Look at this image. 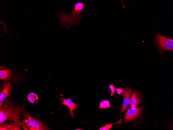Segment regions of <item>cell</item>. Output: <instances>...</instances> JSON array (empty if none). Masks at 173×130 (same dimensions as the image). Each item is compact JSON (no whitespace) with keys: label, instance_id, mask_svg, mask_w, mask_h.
<instances>
[{"label":"cell","instance_id":"277c9868","mask_svg":"<svg viewBox=\"0 0 173 130\" xmlns=\"http://www.w3.org/2000/svg\"><path fill=\"white\" fill-rule=\"evenodd\" d=\"M142 110V107L140 106L128 108L125 116V120L129 121L136 119L141 114Z\"/></svg>","mask_w":173,"mask_h":130},{"label":"cell","instance_id":"4fadbf2b","mask_svg":"<svg viewBox=\"0 0 173 130\" xmlns=\"http://www.w3.org/2000/svg\"><path fill=\"white\" fill-rule=\"evenodd\" d=\"M27 98L28 101L33 104L37 103L38 100V95L33 93H31L28 94Z\"/></svg>","mask_w":173,"mask_h":130},{"label":"cell","instance_id":"2e32d148","mask_svg":"<svg viewBox=\"0 0 173 130\" xmlns=\"http://www.w3.org/2000/svg\"><path fill=\"white\" fill-rule=\"evenodd\" d=\"M109 87L111 91V96H113V95L115 92L116 90V88L114 87V86L112 84L110 85L109 86Z\"/></svg>","mask_w":173,"mask_h":130},{"label":"cell","instance_id":"7c38bea8","mask_svg":"<svg viewBox=\"0 0 173 130\" xmlns=\"http://www.w3.org/2000/svg\"><path fill=\"white\" fill-rule=\"evenodd\" d=\"M47 126L38 119H36L33 125L32 130H48Z\"/></svg>","mask_w":173,"mask_h":130},{"label":"cell","instance_id":"ba28073f","mask_svg":"<svg viewBox=\"0 0 173 130\" xmlns=\"http://www.w3.org/2000/svg\"><path fill=\"white\" fill-rule=\"evenodd\" d=\"M60 100H62V105H65L68 106L69 109V113L72 118H75L73 111L76 108L78 107V105L73 102L70 98L65 99L62 98H58Z\"/></svg>","mask_w":173,"mask_h":130},{"label":"cell","instance_id":"8fae6325","mask_svg":"<svg viewBox=\"0 0 173 130\" xmlns=\"http://www.w3.org/2000/svg\"><path fill=\"white\" fill-rule=\"evenodd\" d=\"M22 114L27 119V125L29 130H32L33 125L36 119L32 117L27 111L23 112Z\"/></svg>","mask_w":173,"mask_h":130},{"label":"cell","instance_id":"5b68a950","mask_svg":"<svg viewBox=\"0 0 173 130\" xmlns=\"http://www.w3.org/2000/svg\"><path fill=\"white\" fill-rule=\"evenodd\" d=\"M0 79L6 82L9 80L16 82L18 80V77L11 69L0 70Z\"/></svg>","mask_w":173,"mask_h":130},{"label":"cell","instance_id":"52a82bcc","mask_svg":"<svg viewBox=\"0 0 173 130\" xmlns=\"http://www.w3.org/2000/svg\"><path fill=\"white\" fill-rule=\"evenodd\" d=\"M13 88L11 82L6 83L4 86L0 94V108L3 105V102L7 97L11 94V90Z\"/></svg>","mask_w":173,"mask_h":130},{"label":"cell","instance_id":"30bf717a","mask_svg":"<svg viewBox=\"0 0 173 130\" xmlns=\"http://www.w3.org/2000/svg\"><path fill=\"white\" fill-rule=\"evenodd\" d=\"M21 125L16 122L7 123L0 127V130H21Z\"/></svg>","mask_w":173,"mask_h":130},{"label":"cell","instance_id":"9c48e42d","mask_svg":"<svg viewBox=\"0 0 173 130\" xmlns=\"http://www.w3.org/2000/svg\"><path fill=\"white\" fill-rule=\"evenodd\" d=\"M142 102L141 96L137 91H133L130 99V105H134L136 106Z\"/></svg>","mask_w":173,"mask_h":130},{"label":"cell","instance_id":"ac0fdd59","mask_svg":"<svg viewBox=\"0 0 173 130\" xmlns=\"http://www.w3.org/2000/svg\"><path fill=\"white\" fill-rule=\"evenodd\" d=\"M75 130H82V129H75Z\"/></svg>","mask_w":173,"mask_h":130},{"label":"cell","instance_id":"e0dca14e","mask_svg":"<svg viewBox=\"0 0 173 130\" xmlns=\"http://www.w3.org/2000/svg\"><path fill=\"white\" fill-rule=\"evenodd\" d=\"M123 90L124 89L122 88H116L115 90L118 94L121 95V94L123 91Z\"/></svg>","mask_w":173,"mask_h":130},{"label":"cell","instance_id":"6da1fadb","mask_svg":"<svg viewBox=\"0 0 173 130\" xmlns=\"http://www.w3.org/2000/svg\"><path fill=\"white\" fill-rule=\"evenodd\" d=\"M0 108V126L4 125L5 121L12 120L19 123L24 130H26L25 126L19 120L20 114L23 109L22 107L19 105L15 106L12 98L6 99L2 107Z\"/></svg>","mask_w":173,"mask_h":130},{"label":"cell","instance_id":"8992f818","mask_svg":"<svg viewBox=\"0 0 173 130\" xmlns=\"http://www.w3.org/2000/svg\"><path fill=\"white\" fill-rule=\"evenodd\" d=\"M123 89V91L121 94L124 98L123 102L121 109V113L126 109L127 107L129 105L130 96L132 91V89L130 87H126Z\"/></svg>","mask_w":173,"mask_h":130},{"label":"cell","instance_id":"9a60e30c","mask_svg":"<svg viewBox=\"0 0 173 130\" xmlns=\"http://www.w3.org/2000/svg\"><path fill=\"white\" fill-rule=\"evenodd\" d=\"M111 107L110 101L108 100H104L100 103V106L99 109L101 108H106Z\"/></svg>","mask_w":173,"mask_h":130},{"label":"cell","instance_id":"5bb4252c","mask_svg":"<svg viewBox=\"0 0 173 130\" xmlns=\"http://www.w3.org/2000/svg\"><path fill=\"white\" fill-rule=\"evenodd\" d=\"M122 120L121 118L117 122L113 123L106 124L105 126L99 128V130H109L112 127V126L114 124H120L122 123Z\"/></svg>","mask_w":173,"mask_h":130},{"label":"cell","instance_id":"7a4b0ae2","mask_svg":"<svg viewBox=\"0 0 173 130\" xmlns=\"http://www.w3.org/2000/svg\"><path fill=\"white\" fill-rule=\"evenodd\" d=\"M84 9V4L78 2L76 3L74 9L72 10L71 13L66 14L63 12H59L56 17L59 18V23L62 25L72 27L79 25Z\"/></svg>","mask_w":173,"mask_h":130},{"label":"cell","instance_id":"3957f363","mask_svg":"<svg viewBox=\"0 0 173 130\" xmlns=\"http://www.w3.org/2000/svg\"><path fill=\"white\" fill-rule=\"evenodd\" d=\"M154 41L157 45L158 52L162 53L167 50L173 51V39L165 37L158 32L155 35Z\"/></svg>","mask_w":173,"mask_h":130}]
</instances>
